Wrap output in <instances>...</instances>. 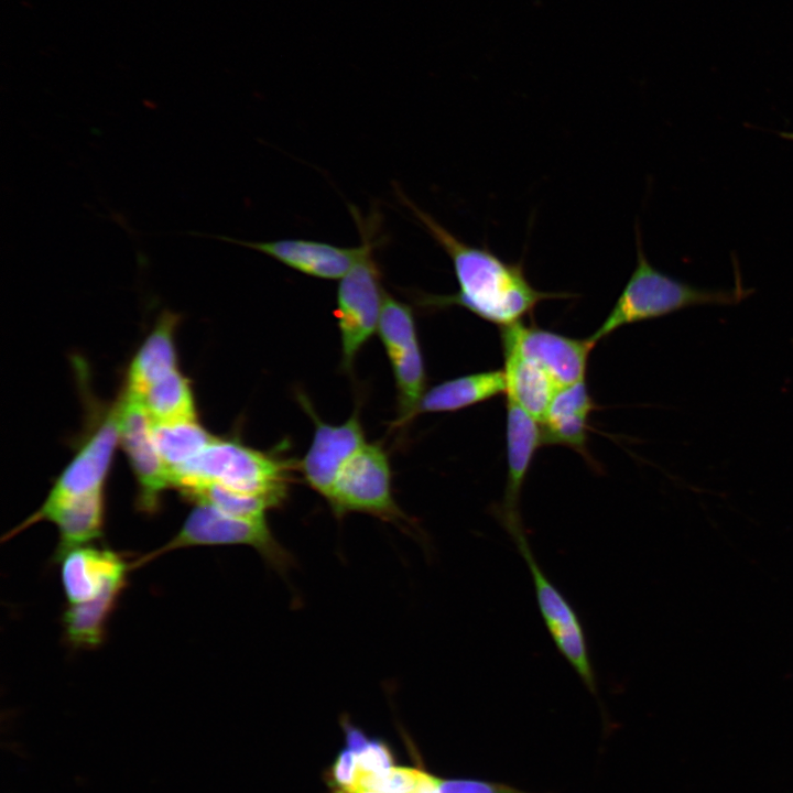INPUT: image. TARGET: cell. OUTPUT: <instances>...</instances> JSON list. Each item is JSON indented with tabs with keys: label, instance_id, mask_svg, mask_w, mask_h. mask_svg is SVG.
<instances>
[{
	"label": "cell",
	"instance_id": "obj_1",
	"mask_svg": "<svg viewBox=\"0 0 793 793\" xmlns=\"http://www.w3.org/2000/svg\"><path fill=\"white\" fill-rule=\"evenodd\" d=\"M398 196L449 257L458 284L457 292L452 294L420 293L416 298L420 306L464 307L502 328L521 323L543 301L573 296L535 289L526 278L522 261L507 262L485 245L464 242L402 192L399 191Z\"/></svg>",
	"mask_w": 793,
	"mask_h": 793
},
{
	"label": "cell",
	"instance_id": "obj_2",
	"mask_svg": "<svg viewBox=\"0 0 793 793\" xmlns=\"http://www.w3.org/2000/svg\"><path fill=\"white\" fill-rule=\"evenodd\" d=\"M287 469L280 457L252 448L237 437L214 436L195 458L171 472V482L184 498L214 485L258 497L275 509L287 496Z\"/></svg>",
	"mask_w": 793,
	"mask_h": 793
},
{
	"label": "cell",
	"instance_id": "obj_3",
	"mask_svg": "<svg viewBox=\"0 0 793 793\" xmlns=\"http://www.w3.org/2000/svg\"><path fill=\"white\" fill-rule=\"evenodd\" d=\"M636 240V268L606 319L589 336L595 344L626 325L660 318L694 306L735 305L752 293L740 282L731 290H709L677 280L650 263L638 226Z\"/></svg>",
	"mask_w": 793,
	"mask_h": 793
},
{
	"label": "cell",
	"instance_id": "obj_4",
	"mask_svg": "<svg viewBox=\"0 0 793 793\" xmlns=\"http://www.w3.org/2000/svg\"><path fill=\"white\" fill-rule=\"evenodd\" d=\"M350 213L361 236L362 250L337 289L335 316L345 371L351 370L358 352L377 332L385 293L374 256L381 240L378 214L363 218L354 206H350Z\"/></svg>",
	"mask_w": 793,
	"mask_h": 793
},
{
	"label": "cell",
	"instance_id": "obj_5",
	"mask_svg": "<svg viewBox=\"0 0 793 793\" xmlns=\"http://www.w3.org/2000/svg\"><path fill=\"white\" fill-rule=\"evenodd\" d=\"M82 376L85 379L83 371ZM86 400L87 431L80 439L75 455L55 479L41 507L13 529L6 537L40 522L51 510L80 499L106 491V482L119 446V424L117 402L112 405L96 403L87 388V381L80 384Z\"/></svg>",
	"mask_w": 793,
	"mask_h": 793
},
{
	"label": "cell",
	"instance_id": "obj_6",
	"mask_svg": "<svg viewBox=\"0 0 793 793\" xmlns=\"http://www.w3.org/2000/svg\"><path fill=\"white\" fill-rule=\"evenodd\" d=\"M237 544L253 547L281 575H286L294 565L292 554L274 536L267 519L237 517L207 502H195L178 532L166 544L139 558L132 567L182 547Z\"/></svg>",
	"mask_w": 793,
	"mask_h": 793
},
{
	"label": "cell",
	"instance_id": "obj_7",
	"mask_svg": "<svg viewBox=\"0 0 793 793\" xmlns=\"http://www.w3.org/2000/svg\"><path fill=\"white\" fill-rule=\"evenodd\" d=\"M389 457L379 443H366L339 472L325 499L340 520L366 513L385 522L409 523L392 493Z\"/></svg>",
	"mask_w": 793,
	"mask_h": 793
},
{
	"label": "cell",
	"instance_id": "obj_8",
	"mask_svg": "<svg viewBox=\"0 0 793 793\" xmlns=\"http://www.w3.org/2000/svg\"><path fill=\"white\" fill-rule=\"evenodd\" d=\"M119 446L137 482L135 506L152 514L159 511L164 491L172 488L171 474L156 447L151 420L141 398L124 391L116 401Z\"/></svg>",
	"mask_w": 793,
	"mask_h": 793
},
{
	"label": "cell",
	"instance_id": "obj_9",
	"mask_svg": "<svg viewBox=\"0 0 793 793\" xmlns=\"http://www.w3.org/2000/svg\"><path fill=\"white\" fill-rule=\"evenodd\" d=\"M512 541L530 569L541 616L558 652L585 687L597 696V677L577 612L539 565L525 533Z\"/></svg>",
	"mask_w": 793,
	"mask_h": 793
},
{
	"label": "cell",
	"instance_id": "obj_10",
	"mask_svg": "<svg viewBox=\"0 0 793 793\" xmlns=\"http://www.w3.org/2000/svg\"><path fill=\"white\" fill-rule=\"evenodd\" d=\"M501 345L541 367L560 387L584 380L588 357L596 345L589 337L573 338L522 322L502 327Z\"/></svg>",
	"mask_w": 793,
	"mask_h": 793
},
{
	"label": "cell",
	"instance_id": "obj_11",
	"mask_svg": "<svg viewBox=\"0 0 793 793\" xmlns=\"http://www.w3.org/2000/svg\"><path fill=\"white\" fill-rule=\"evenodd\" d=\"M301 404L314 422L311 446L298 464L306 484L326 499L345 465L367 443L359 410L340 424L325 423L303 397Z\"/></svg>",
	"mask_w": 793,
	"mask_h": 793
},
{
	"label": "cell",
	"instance_id": "obj_12",
	"mask_svg": "<svg viewBox=\"0 0 793 793\" xmlns=\"http://www.w3.org/2000/svg\"><path fill=\"white\" fill-rule=\"evenodd\" d=\"M508 472L502 502L493 513L512 537L524 533L520 514V498L533 456L542 445L537 421L507 399Z\"/></svg>",
	"mask_w": 793,
	"mask_h": 793
},
{
	"label": "cell",
	"instance_id": "obj_13",
	"mask_svg": "<svg viewBox=\"0 0 793 793\" xmlns=\"http://www.w3.org/2000/svg\"><path fill=\"white\" fill-rule=\"evenodd\" d=\"M193 236L214 237L261 252L305 275L324 279H341L359 258L362 246L339 247L328 242L306 239H279L272 241H243L230 237L211 236L189 231Z\"/></svg>",
	"mask_w": 793,
	"mask_h": 793
},
{
	"label": "cell",
	"instance_id": "obj_14",
	"mask_svg": "<svg viewBox=\"0 0 793 793\" xmlns=\"http://www.w3.org/2000/svg\"><path fill=\"white\" fill-rule=\"evenodd\" d=\"M57 561L68 605L91 600L110 585L126 582L131 568L118 553L87 545L67 551Z\"/></svg>",
	"mask_w": 793,
	"mask_h": 793
},
{
	"label": "cell",
	"instance_id": "obj_15",
	"mask_svg": "<svg viewBox=\"0 0 793 793\" xmlns=\"http://www.w3.org/2000/svg\"><path fill=\"white\" fill-rule=\"evenodd\" d=\"M181 317L163 311L133 355L122 391L143 398L151 385L178 370L176 330Z\"/></svg>",
	"mask_w": 793,
	"mask_h": 793
},
{
	"label": "cell",
	"instance_id": "obj_16",
	"mask_svg": "<svg viewBox=\"0 0 793 793\" xmlns=\"http://www.w3.org/2000/svg\"><path fill=\"white\" fill-rule=\"evenodd\" d=\"M595 403L584 380L560 388L541 421L543 444L586 449L588 420Z\"/></svg>",
	"mask_w": 793,
	"mask_h": 793
},
{
	"label": "cell",
	"instance_id": "obj_17",
	"mask_svg": "<svg viewBox=\"0 0 793 793\" xmlns=\"http://www.w3.org/2000/svg\"><path fill=\"white\" fill-rule=\"evenodd\" d=\"M503 392H507L503 369L461 376L426 390L416 409V415L458 411Z\"/></svg>",
	"mask_w": 793,
	"mask_h": 793
},
{
	"label": "cell",
	"instance_id": "obj_18",
	"mask_svg": "<svg viewBox=\"0 0 793 793\" xmlns=\"http://www.w3.org/2000/svg\"><path fill=\"white\" fill-rule=\"evenodd\" d=\"M106 517V491L96 492L62 504L47 512L41 521H50L58 529L54 553L57 561L67 551L100 537Z\"/></svg>",
	"mask_w": 793,
	"mask_h": 793
},
{
	"label": "cell",
	"instance_id": "obj_19",
	"mask_svg": "<svg viewBox=\"0 0 793 793\" xmlns=\"http://www.w3.org/2000/svg\"><path fill=\"white\" fill-rule=\"evenodd\" d=\"M507 399L536 421H542L560 387L536 363L509 348H502Z\"/></svg>",
	"mask_w": 793,
	"mask_h": 793
},
{
	"label": "cell",
	"instance_id": "obj_20",
	"mask_svg": "<svg viewBox=\"0 0 793 793\" xmlns=\"http://www.w3.org/2000/svg\"><path fill=\"white\" fill-rule=\"evenodd\" d=\"M124 584H112L91 600L68 605L62 622L65 640L72 647L93 649L102 642L108 618Z\"/></svg>",
	"mask_w": 793,
	"mask_h": 793
},
{
	"label": "cell",
	"instance_id": "obj_21",
	"mask_svg": "<svg viewBox=\"0 0 793 793\" xmlns=\"http://www.w3.org/2000/svg\"><path fill=\"white\" fill-rule=\"evenodd\" d=\"M397 388L395 426H404L414 416L426 392V370L419 340L387 354Z\"/></svg>",
	"mask_w": 793,
	"mask_h": 793
},
{
	"label": "cell",
	"instance_id": "obj_22",
	"mask_svg": "<svg viewBox=\"0 0 793 793\" xmlns=\"http://www.w3.org/2000/svg\"><path fill=\"white\" fill-rule=\"evenodd\" d=\"M153 435L170 474L195 458L215 436L197 417L153 423Z\"/></svg>",
	"mask_w": 793,
	"mask_h": 793
},
{
	"label": "cell",
	"instance_id": "obj_23",
	"mask_svg": "<svg viewBox=\"0 0 793 793\" xmlns=\"http://www.w3.org/2000/svg\"><path fill=\"white\" fill-rule=\"evenodd\" d=\"M142 401L153 423L197 417L191 380L180 369L151 385Z\"/></svg>",
	"mask_w": 793,
	"mask_h": 793
},
{
	"label": "cell",
	"instance_id": "obj_24",
	"mask_svg": "<svg viewBox=\"0 0 793 793\" xmlns=\"http://www.w3.org/2000/svg\"><path fill=\"white\" fill-rule=\"evenodd\" d=\"M377 333L385 352L419 340L412 308L385 292Z\"/></svg>",
	"mask_w": 793,
	"mask_h": 793
},
{
	"label": "cell",
	"instance_id": "obj_25",
	"mask_svg": "<svg viewBox=\"0 0 793 793\" xmlns=\"http://www.w3.org/2000/svg\"><path fill=\"white\" fill-rule=\"evenodd\" d=\"M357 780L356 753L345 747L326 770V784L332 793H356Z\"/></svg>",
	"mask_w": 793,
	"mask_h": 793
},
{
	"label": "cell",
	"instance_id": "obj_26",
	"mask_svg": "<svg viewBox=\"0 0 793 793\" xmlns=\"http://www.w3.org/2000/svg\"><path fill=\"white\" fill-rule=\"evenodd\" d=\"M356 757L358 779L365 775L379 774L394 767V754L384 740L369 738L368 742L356 753Z\"/></svg>",
	"mask_w": 793,
	"mask_h": 793
},
{
	"label": "cell",
	"instance_id": "obj_27",
	"mask_svg": "<svg viewBox=\"0 0 793 793\" xmlns=\"http://www.w3.org/2000/svg\"><path fill=\"white\" fill-rule=\"evenodd\" d=\"M442 793H531L513 785L479 779H439Z\"/></svg>",
	"mask_w": 793,
	"mask_h": 793
},
{
	"label": "cell",
	"instance_id": "obj_28",
	"mask_svg": "<svg viewBox=\"0 0 793 793\" xmlns=\"http://www.w3.org/2000/svg\"><path fill=\"white\" fill-rule=\"evenodd\" d=\"M778 134L783 139L793 140V132H779Z\"/></svg>",
	"mask_w": 793,
	"mask_h": 793
},
{
	"label": "cell",
	"instance_id": "obj_29",
	"mask_svg": "<svg viewBox=\"0 0 793 793\" xmlns=\"http://www.w3.org/2000/svg\"><path fill=\"white\" fill-rule=\"evenodd\" d=\"M358 793H387V792H379V791H360Z\"/></svg>",
	"mask_w": 793,
	"mask_h": 793
}]
</instances>
